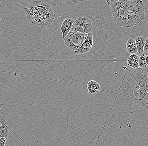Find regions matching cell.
<instances>
[{"label": "cell", "instance_id": "obj_1", "mask_svg": "<svg viewBox=\"0 0 148 146\" xmlns=\"http://www.w3.org/2000/svg\"><path fill=\"white\" fill-rule=\"evenodd\" d=\"M123 94L135 107H145L148 102V73L145 69L134 71L125 82Z\"/></svg>", "mask_w": 148, "mask_h": 146}, {"label": "cell", "instance_id": "obj_2", "mask_svg": "<svg viewBox=\"0 0 148 146\" xmlns=\"http://www.w3.org/2000/svg\"><path fill=\"white\" fill-rule=\"evenodd\" d=\"M146 0H129L123 5H111L114 19L120 26L131 27L140 24L144 16Z\"/></svg>", "mask_w": 148, "mask_h": 146}, {"label": "cell", "instance_id": "obj_3", "mask_svg": "<svg viewBox=\"0 0 148 146\" xmlns=\"http://www.w3.org/2000/svg\"><path fill=\"white\" fill-rule=\"evenodd\" d=\"M25 13L30 23L40 27L51 25L56 17L51 6L41 1H34L28 5L25 8Z\"/></svg>", "mask_w": 148, "mask_h": 146}, {"label": "cell", "instance_id": "obj_4", "mask_svg": "<svg viewBox=\"0 0 148 146\" xmlns=\"http://www.w3.org/2000/svg\"><path fill=\"white\" fill-rule=\"evenodd\" d=\"M88 34L70 31L64 38L65 45L74 51L78 49L87 37Z\"/></svg>", "mask_w": 148, "mask_h": 146}, {"label": "cell", "instance_id": "obj_5", "mask_svg": "<svg viewBox=\"0 0 148 146\" xmlns=\"http://www.w3.org/2000/svg\"><path fill=\"white\" fill-rule=\"evenodd\" d=\"M92 29L91 20L88 18L79 16L74 21L71 31L77 33L88 34Z\"/></svg>", "mask_w": 148, "mask_h": 146}, {"label": "cell", "instance_id": "obj_6", "mask_svg": "<svg viewBox=\"0 0 148 146\" xmlns=\"http://www.w3.org/2000/svg\"><path fill=\"white\" fill-rule=\"evenodd\" d=\"M93 44V35L91 32L88 33L87 37L83 42L80 47L77 50L75 51V53L77 55H82L88 52L92 49Z\"/></svg>", "mask_w": 148, "mask_h": 146}, {"label": "cell", "instance_id": "obj_7", "mask_svg": "<svg viewBox=\"0 0 148 146\" xmlns=\"http://www.w3.org/2000/svg\"><path fill=\"white\" fill-rule=\"evenodd\" d=\"M75 19L71 18H66L63 21L60 27V30L62 33L63 38H64L68 35L71 30Z\"/></svg>", "mask_w": 148, "mask_h": 146}, {"label": "cell", "instance_id": "obj_8", "mask_svg": "<svg viewBox=\"0 0 148 146\" xmlns=\"http://www.w3.org/2000/svg\"><path fill=\"white\" fill-rule=\"evenodd\" d=\"M139 56L137 55L136 53L131 54L127 58V63L128 66L134 69H139Z\"/></svg>", "mask_w": 148, "mask_h": 146}, {"label": "cell", "instance_id": "obj_9", "mask_svg": "<svg viewBox=\"0 0 148 146\" xmlns=\"http://www.w3.org/2000/svg\"><path fill=\"white\" fill-rule=\"evenodd\" d=\"M87 88L90 94H96L101 90V86L99 83L95 80H90L88 82Z\"/></svg>", "mask_w": 148, "mask_h": 146}, {"label": "cell", "instance_id": "obj_10", "mask_svg": "<svg viewBox=\"0 0 148 146\" xmlns=\"http://www.w3.org/2000/svg\"><path fill=\"white\" fill-rule=\"evenodd\" d=\"M135 40L137 48V53L141 55L144 52V49L146 39L144 37L140 36V33L139 36L136 38Z\"/></svg>", "mask_w": 148, "mask_h": 146}, {"label": "cell", "instance_id": "obj_11", "mask_svg": "<svg viewBox=\"0 0 148 146\" xmlns=\"http://www.w3.org/2000/svg\"><path fill=\"white\" fill-rule=\"evenodd\" d=\"M127 51L130 54L137 53L138 50L135 40L130 38L127 40L126 45Z\"/></svg>", "mask_w": 148, "mask_h": 146}, {"label": "cell", "instance_id": "obj_12", "mask_svg": "<svg viewBox=\"0 0 148 146\" xmlns=\"http://www.w3.org/2000/svg\"><path fill=\"white\" fill-rule=\"evenodd\" d=\"M10 131L7 123H2L0 125V138L5 137L7 139L9 136V133Z\"/></svg>", "mask_w": 148, "mask_h": 146}, {"label": "cell", "instance_id": "obj_13", "mask_svg": "<svg viewBox=\"0 0 148 146\" xmlns=\"http://www.w3.org/2000/svg\"><path fill=\"white\" fill-rule=\"evenodd\" d=\"M129 0H106L108 5H123L126 3Z\"/></svg>", "mask_w": 148, "mask_h": 146}, {"label": "cell", "instance_id": "obj_14", "mask_svg": "<svg viewBox=\"0 0 148 146\" xmlns=\"http://www.w3.org/2000/svg\"><path fill=\"white\" fill-rule=\"evenodd\" d=\"M139 66L140 69H146L148 66L145 60V55H142L139 58Z\"/></svg>", "mask_w": 148, "mask_h": 146}, {"label": "cell", "instance_id": "obj_15", "mask_svg": "<svg viewBox=\"0 0 148 146\" xmlns=\"http://www.w3.org/2000/svg\"><path fill=\"white\" fill-rule=\"evenodd\" d=\"M2 104L0 105V121L2 123H7V120L5 118V114L1 109Z\"/></svg>", "mask_w": 148, "mask_h": 146}, {"label": "cell", "instance_id": "obj_16", "mask_svg": "<svg viewBox=\"0 0 148 146\" xmlns=\"http://www.w3.org/2000/svg\"><path fill=\"white\" fill-rule=\"evenodd\" d=\"M144 16L148 23V0H146L144 5Z\"/></svg>", "mask_w": 148, "mask_h": 146}, {"label": "cell", "instance_id": "obj_17", "mask_svg": "<svg viewBox=\"0 0 148 146\" xmlns=\"http://www.w3.org/2000/svg\"><path fill=\"white\" fill-rule=\"evenodd\" d=\"M6 139L5 137L0 138V146H5Z\"/></svg>", "mask_w": 148, "mask_h": 146}, {"label": "cell", "instance_id": "obj_18", "mask_svg": "<svg viewBox=\"0 0 148 146\" xmlns=\"http://www.w3.org/2000/svg\"><path fill=\"white\" fill-rule=\"evenodd\" d=\"M144 52L148 53V37L145 40V44L144 46Z\"/></svg>", "mask_w": 148, "mask_h": 146}, {"label": "cell", "instance_id": "obj_19", "mask_svg": "<svg viewBox=\"0 0 148 146\" xmlns=\"http://www.w3.org/2000/svg\"><path fill=\"white\" fill-rule=\"evenodd\" d=\"M145 60H146V63H147L148 66V56H145Z\"/></svg>", "mask_w": 148, "mask_h": 146}, {"label": "cell", "instance_id": "obj_20", "mask_svg": "<svg viewBox=\"0 0 148 146\" xmlns=\"http://www.w3.org/2000/svg\"><path fill=\"white\" fill-rule=\"evenodd\" d=\"M145 70H146V71H147V72L148 73V66H147V68H146V69H145Z\"/></svg>", "mask_w": 148, "mask_h": 146}, {"label": "cell", "instance_id": "obj_21", "mask_svg": "<svg viewBox=\"0 0 148 146\" xmlns=\"http://www.w3.org/2000/svg\"><path fill=\"white\" fill-rule=\"evenodd\" d=\"M2 123L1 122V121H0V125H1L2 124Z\"/></svg>", "mask_w": 148, "mask_h": 146}, {"label": "cell", "instance_id": "obj_22", "mask_svg": "<svg viewBox=\"0 0 148 146\" xmlns=\"http://www.w3.org/2000/svg\"><path fill=\"white\" fill-rule=\"evenodd\" d=\"M2 1V0H0V3H1V2Z\"/></svg>", "mask_w": 148, "mask_h": 146}, {"label": "cell", "instance_id": "obj_23", "mask_svg": "<svg viewBox=\"0 0 148 146\" xmlns=\"http://www.w3.org/2000/svg\"><path fill=\"white\" fill-rule=\"evenodd\" d=\"M147 105H148V103H147Z\"/></svg>", "mask_w": 148, "mask_h": 146}]
</instances>
